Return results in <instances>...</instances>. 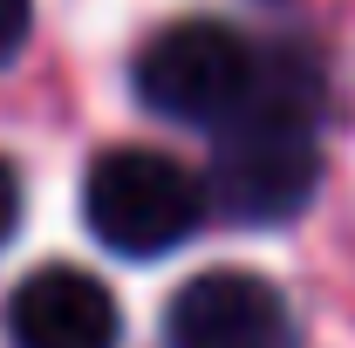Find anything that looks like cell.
Listing matches in <instances>:
<instances>
[{"label": "cell", "instance_id": "2", "mask_svg": "<svg viewBox=\"0 0 355 348\" xmlns=\"http://www.w3.org/2000/svg\"><path fill=\"white\" fill-rule=\"evenodd\" d=\"M205 218V184L164 150H103L83 177V225L96 246H110L116 260H157L178 253Z\"/></svg>", "mask_w": 355, "mask_h": 348}, {"label": "cell", "instance_id": "5", "mask_svg": "<svg viewBox=\"0 0 355 348\" xmlns=\"http://www.w3.org/2000/svg\"><path fill=\"white\" fill-rule=\"evenodd\" d=\"M14 348H116V294L83 266H42L7 294Z\"/></svg>", "mask_w": 355, "mask_h": 348}, {"label": "cell", "instance_id": "1", "mask_svg": "<svg viewBox=\"0 0 355 348\" xmlns=\"http://www.w3.org/2000/svg\"><path fill=\"white\" fill-rule=\"evenodd\" d=\"M205 212L232 225H287L321 191V76L301 55H260L253 96L219 123Z\"/></svg>", "mask_w": 355, "mask_h": 348}, {"label": "cell", "instance_id": "7", "mask_svg": "<svg viewBox=\"0 0 355 348\" xmlns=\"http://www.w3.org/2000/svg\"><path fill=\"white\" fill-rule=\"evenodd\" d=\"M14 225H21V177H14L7 157H0V246L14 239Z\"/></svg>", "mask_w": 355, "mask_h": 348}, {"label": "cell", "instance_id": "3", "mask_svg": "<svg viewBox=\"0 0 355 348\" xmlns=\"http://www.w3.org/2000/svg\"><path fill=\"white\" fill-rule=\"evenodd\" d=\"M130 82L144 96V110H157L171 123L219 130L225 116L253 96V82H260V48L246 42L232 21L191 14V21L157 28L150 42L137 48Z\"/></svg>", "mask_w": 355, "mask_h": 348}, {"label": "cell", "instance_id": "4", "mask_svg": "<svg viewBox=\"0 0 355 348\" xmlns=\"http://www.w3.org/2000/svg\"><path fill=\"white\" fill-rule=\"evenodd\" d=\"M164 348H294V307L266 273L212 266L171 294Z\"/></svg>", "mask_w": 355, "mask_h": 348}, {"label": "cell", "instance_id": "6", "mask_svg": "<svg viewBox=\"0 0 355 348\" xmlns=\"http://www.w3.org/2000/svg\"><path fill=\"white\" fill-rule=\"evenodd\" d=\"M28 21H35V0H0V69L21 55V42H28Z\"/></svg>", "mask_w": 355, "mask_h": 348}]
</instances>
